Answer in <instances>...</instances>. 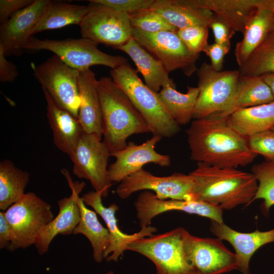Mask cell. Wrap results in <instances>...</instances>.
Returning a JSON list of instances; mask_svg holds the SVG:
<instances>
[{"label": "cell", "instance_id": "1", "mask_svg": "<svg viewBox=\"0 0 274 274\" xmlns=\"http://www.w3.org/2000/svg\"><path fill=\"white\" fill-rule=\"evenodd\" d=\"M219 113L196 119L186 130L190 158L219 168H235L252 163L257 156L249 148L248 139L227 123Z\"/></svg>", "mask_w": 274, "mask_h": 274}, {"label": "cell", "instance_id": "2", "mask_svg": "<svg viewBox=\"0 0 274 274\" xmlns=\"http://www.w3.org/2000/svg\"><path fill=\"white\" fill-rule=\"evenodd\" d=\"M189 174L194 182L193 200L217 206L223 210L249 205L257 190L254 175L235 168L197 163V167Z\"/></svg>", "mask_w": 274, "mask_h": 274}, {"label": "cell", "instance_id": "3", "mask_svg": "<svg viewBox=\"0 0 274 274\" xmlns=\"http://www.w3.org/2000/svg\"><path fill=\"white\" fill-rule=\"evenodd\" d=\"M97 88L102 111V141L111 153L124 149L131 135L150 132L141 114L111 77L99 79Z\"/></svg>", "mask_w": 274, "mask_h": 274}, {"label": "cell", "instance_id": "4", "mask_svg": "<svg viewBox=\"0 0 274 274\" xmlns=\"http://www.w3.org/2000/svg\"><path fill=\"white\" fill-rule=\"evenodd\" d=\"M128 63L110 71L111 78L127 95L141 114L153 135L170 138L180 127L169 116L158 95L150 89Z\"/></svg>", "mask_w": 274, "mask_h": 274}, {"label": "cell", "instance_id": "5", "mask_svg": "<svg viewBox=\"0 0 274 274\" xmlns=\"http://www.w3.org/2000/svg\"><path fill=\"white\" fill-rule=\"evenodd\" d=\"M178 227L157 235L140 238L127 245V250L143 255L154 263L156 274H200L187 261L183 231Z\"/></svg>", "mask_w": 274, "mask_h": 274}, {"label": "cell", "instance_id": "6", "mask_svg": "<svg viewBox=\"0 0 274 274\" xmlns=\"http://www.w3.org/2000/svg\"><path fill=\"white\" fill-rule=\"evenodd\" d=\"M5 212L11 229L10 252L35 245L42 228L54 219L51 206L31 192Z\"/></svg>", "mask_w": 274, "mask_h": 274}, {"label": "cell", "instance_id": "7", "mask_svg": "<svg viewBox=\"0 0 274 274\" xmlns=\"http://www.w3.org/2000/svg\"><path fill=\"white\" fill-rule=\"evenodd\" d=\"M98 44L84 38L62 40H41L31 37L24 50L36 52L41 50L51 51L66 64L79 71L90 68L94 65L116 68L127 62L121 56L104 53L97 48Z\"/></svg>", "mask_w": 274, "mask_h": 274}, {"label": "cell", "instance_id": "8", "mask_svg": "<svg viewBox=\"0 0 274 274\" xmlns=\"http://www.w3.org/2000/svg\"><path fill=\"white\" fill-rule=\"evenodd\" d=\"M196 73L199 93L193 118H202L225 111L233 98L240 76L239 70L217 71L204 62Z\"/></svg>", "mask_w": 274, "mask_h": 274}, {"label": "cell", "instance_id": "9", "mask_svg": "<svg viewBox=\"0 0 274 274\" xmlns=\"http://www.w3.org/2000/svg\"><path fill=\"white\" fill-rule=\"evenodd\" d=\"M32 67L35 77L56 104L78 118L80 71L66 64L55 54Z\"/></svg>", "mask_w": 274, "mask_h": 274}, {"label": "cell", "instance_id": "10", "mask_svg": "<svg viewBox=\"0 0 274 274\" xmlns=\"http://www.w3.org/2000/svg\"><path fill=\"white\" fill-rule=\"evenodd\" d=\"M111 152L96 135L83 132L70 158L73 163V173L80 179L89 181L94 191L107 197L112 185L108 162Z\"/></svg>", "mask_w": 274, "mask_h": 274}, {"label": "cell", "instance_id": "11", "mask_svg": "<svg viewBox=\"0 0 274 274\" xmlns=\"http://www.w3.org/2000/svg\"><path fill=\"white\" fill-rule=\"evenodd\" d=\"M88 6V12L79 25L82 38L115 49L132 38L128 14L96 3Z\"/></svg>", "mask_w": 274, "mask_h": 274}, {"label": "cell", "instance_id": "12", "mask_svg": "<svg viewBox=\"0 0 274 274\" xmlns=\"http://www.w3.org/2000/svg\"><path fill=\"white\" fill-rule=\"evenodd\" d=\"M177 31L150 33L133 28L132 38L159 60L168 73L180 70L189 77L196 72V61L200 55L191 52Z\"/></svg>", "mask_w": 274, "mask_h": 274}, {"label": "cell", "instance_id": "13", "mask_svg": "<svg viewBox=\"0 0 274 274\" xmlns=\"http://www.w3.org/2000/svg\"><path fill=\"white\" fill-rule=\"evenodd\" d=\"M194 188V182L189 174L175 173L159 177L142 168L123 180L116 192L122 199L144 190L154 191L156 197L162 200H192Z\"/></svg>", "mask_w": 274, "mask_h": 274}, {"label": "cell", "instance_id": "14", "mask_svg": "<svg viewBox=\"0 0 274 274\" xmlns=\"http://www.w3.org/2000/svg\"><path fill=\"white\" fill-rule=\"evenodd\" d=\"M187 261L200 274H222L237 269L235 253L218 238L200 237L183 231Z\"/></svg>", "mask_w": 274, "mask_h": 274}, {"label": "cell", "instance_id": "15", "mask_svg": "<svg viewBox=\"0 0 274 274\" xmlns=\"http://www.w3.org/2000/svg\"><path fill=\"white\" fill-rule=\"evenodd\" d=\"M134 206L141 227L150 226L155 217L170 211L195 214L220 224L224 223L223 210L217 206L199 200H162L148 190H145L139 194Z\"/></svg>", "mask_w": 274, "mask_h": 274}, {"label": "cell", "instance_id": "16", "mask_svg": "<svg viewBox=\"0 0 274 274\" xmlns=\"http://www.w3.org/2000/svg\"><path fill=\"white\" fill-rule=\"evenodd\" d=\"M159 136L153 135L142 144L129 142L123 149L111 153L115 161L108 167L112 182H121L128 176L140 170L143 166L153 163L162 167L168 166L171 159L169 156L157 152L156 145L161 140Z\"/></svg>", "mask_w": 274, "mask_h": 274}, {"label": "cell", "instance_id": "17", "mask_svg": "<svg viewBox=\"0 0 274 274\" xmlns=\"http://www.w3.org/2000/svg\"><path fill=\"white\" fill-rule=\"evenodd\" d=\"M50 1L35 0L30 6L14 13L0 26V46L6 57L19 56Z\"/></svg>", "mask_w": 274, "mask_h": 274}, {"label": "cell", "instance_id": "18", "mask_svg": "<svg viewBox=\"0 0 274 274\" xmlns=\"http://www.w3.org/2000/svg\"><path fill=\"white\" fill-rule=\"evenodd\" d=\"M61 171L67 181L72 193L69 197H64L57 201L58 214L40 231L35 244L40 255H43L48 251L50 243L57 235L73 234L80 219L77 201L86 184L84 182L73 181L66 169L62 168Z\"/></svg>", "mask_w": 274, "mask_h": 274}, {"label": "cell", "instance_id": "19", "mask_svg": "<svg viewBox=\"0 0 274 274\" xmlns=\"http://www.w3.org/2000/svg\"><path fill=\"white\" fill-rule=\"evenodd\" d=\"M101 198V195L95 191H90L81 197L86 205L91 207L102 217L109 230L111 241L104 258H106L107 261L117 262L124 252L127 250L129 243L134 240L153 235L157 231V228L150 225L142 227L139 231L132 234L122 232L118 227L115 216L116 212L119 210L118 206L113 203L106 207L102 204Z\"/></svg>", "mask_w": 274, "mask_h": 274}, {"label": "cell", "instance_id": "20", "mask_svg": "<svg viewBox=\"0 0 274 274\" xmlns=\"http://www.w3.org/2000/svg\"><path fill=\"white\" fill-rule=\"evenodd\" d=\"M189 6L208 9L222 18L235 31L243 33L259 8L274 10V0H183Z\"/></svg>", "mask_w": 274, "mask_h": 274}, {"label": "cell", "instance_id": "21", "mask_svg": "<svg viewBox=\"0 0 274 274\" xmlns=\"http://www.w3.org/2000/svg\"><path fill=\"white\" fill-rule=\"evenodd\" d=\"M211 231L221 240L229 242L235 250L237 269L249 274V261L262 246L274 242V228L265 231L256 230L249 233L238 232L224 223L211 220Z\"/></svg>", "mask_w": 274, "mask_h": 274}, {"label": "cell", "instance_id": "22", "mask_svg": "<svg viewBox=\"0 0 274 274\" xmlns=\"http://www.w3.org/2000/svg\"><path fill=\"white\" fill-rule=\"evenodd\" d=\"M97 82L95 73L90 68L79 72L78 120L84 132L101 139L102 111Z\"/></svg>", "mask_w": 274, "mask_h": 274}, {"label": "cell", "instance_id": "23", "mask_svg": "<svg viewBox=\"0 0 274 274\" xmlns=\"http://www.w3.org/2000/svg\"><path fill=\"white\" fill-rule=\"evenodd\" d=\"M47 104V116L57 148L71 156L84 132L78 118L60 107L42 88Z\"/></svg>", "mask_w": 274, "mask_h": 274}, {"label": "cell", "instance_id": "24", "mask_svg": "<svg viewBox=\"0 0 274 274\" xmlns=\"http://www.w3.org/2000/svg\"><path fill=\"white\" fill-rule=\"evenodd\" d=\"M116 49L130 57L136 65L137 72L143 77L145 84L155 92L158 93L160 88L164 87L176 88L162 63L133 38Z\"/></svg>", "mask_w": 274, "mask_h": 274}, {"label": "cell", "instance_id": "25", "mask_svg": "<svg viewBox=\"0 0 274 274\" xmlns=\"http://www.w3.org/2000/svg\"><path fill=\"white\" fill-rule=\"evenodd\" d=\"M150 8L178 29L194 26L209 27L214 16L211 11L189 6L183 0H155Z\"/></svg>", "mask_w": 274, "mask_h": 274}, {"label": "cell", "instance_id": "26", "mask_svg": "<svg viewBox=\"0 0 274 274\" xmlns=\"http://www.w3.org/2000/svg\"><path fill=\"white\" fill-rule=\"evenodd\" d=\"M274 10L259 8L247 24L241 41L234 49L235 60L239 67L263 42L273 27Z\"/></svg>", "mask_w": 274, "mask_h": 274}, {"label": "cell", "instance_id": "27", "mask_svg": "<svg viewBox=\"0 0 274 274\" xmlns=\"http://www.w3.org/2000/svg\"><path fill=\"white\" fill-rule=\"evenodd\" d=\"M274 101L271 90L262 76H240L233 98L227 109L219 113L228 117L236 111Z\"/></svg>", "mask_w": 274, "mask_h": 274}, {"label": "cell", "instance_id": "28", "mask_svg": "<svg viewBox=\"0 0 274 274\" xmlns=\"http://www.w3.org/2000/svg\"><path fill=\"white\" fill-rule=\"evenodd\" d=\"M227 124L243 136L251 135L274 127V101L241 109L228 117Z\"/></svg>", "mask_w": 274, "mask_h": 274}, {"label": "cell", "instance_id": "29", "mask_svg": "<svg viewBox=\"0 0 274 274\" xmlns=\"http://www.w3.org/2000/svg\"><path fill=\"white\" fill-rule=\"evenodd\" d=\"M77 202L80 210V219L73 234H82L88 238L93 249L94 260L100 263L111 244L109 230L99 222L96 213L86 207L81 197L79 196Z\"/></svg>", "mask_w": 274, "mask_h": 274}, {"label": "cell", "instance_id": "30", "mask_svg": "<svg viewBox=\"0 0 274 274\" xmlns=\"http://www.w3.org/2000/svg\"><path fill=\"white\" fill-rule=\"evenodd\" d=\"M88 10V6L50 1L33 35L71 24L80 25Z\"/></svg>", "mask_w": 274, "mask_h": 274}, {"label": "cell", "instance_id": "31", "mask_svg": "<svg viewBox=\"0 0 274 274\" xmlns=\"http://www.w3.org/2000/svg\"><path fill=\"white\" fill-rule=\"evenodd\" d=\"M186 93H182L170 86L163 87L158 92V97L170 117L179 125L189 123L193 118L194 109L199 93L197 87L187 86Z\"/></svg>", "mask_w": 274, "mask_h": 274}, {"label": "cell", "instance_id": "32", "mask_svg": "<svg viewBox=\"0 0 274 274\" xmlns=\"http://www.w3.org/2000/svg\"><path fill=\"white\" fill-rule=\"evenodd\" d=\"M29 174L17 166L10 160L0 162V210L6 211L25 194Z\"/></svg>", "mask_w": 274, "mask_h": 274}, {"label": "cell", "instance_id": "33", "mask_svg": "<svg viewBox=\"0 0 274 274\" xmlns=\"http://www.w3.org/2000/svg\"><path fill=\"white\" fill-rule=\"evenodd\" d=\"M238 70L242 76L274 74V27Z\"/></svg>", "mask_w": 274, "mask_h": 274}, {"label": "cell", "instance_id": "34", "mask_svg": "<svg viewBox=\"0 0 274 274\" xmlns=\"http://www.w3.org/2000/svg\"><path fill=\"white\" fill-rule=\"evenodd\" d=\"M251 170L259 183L252 202L262 199L263 210L267 212L274 205V161H265L255 164Z\"/></svg>", "mask_w": 274, "mask_h": 274}, {"label": "cell", "instance_id": "35", "mask_svg": "<svg viewBox=\"0 0 274 274\" xmlns=\"http://www.w3.org/2000/svg\"><path fill=\"white\" fill-rule=\"evenodd\" d=\"M129 16L132 28L143 31L155 33L178 30L159 14L150 8L129 14Z\"/></svg>", "mask_w": 274, "mask_h": 274}, {"label": "cell", "instance_id": "36", "mask_svg": "<svg viewBox=\"0 0 274 274\" xmlns=\"http://www.w3.org/2000/svg\"><path fill=\"white\" fill-rule=\"evenodd\" d=\"M183 43L193 53L200 55L208 45L209 27L190 26L177 30Z\"/></svg>", "mask_w": 274, "mask_h": 274}, {"label": "cell", "instance_id": "37", "mask_svg": "<svg viewBox=\"0 0 274 274\" xmlns=\"http://www.w3.org/2000/svg\"><path fill=\"white\" fill-rule=\"evenodd\" d=\"M248 139L250 149L256 154H260L265 161H274V131L266 130L254 134Z\"/></svg>", "mask_w": 274, "mask_h": 274}, {"label": "cell", "instance_id": "38", "mask_svg": "<svg viewBox=\"0 0 274 274\" xmlns=\"http://www.w3.org/2000/svg\"><path fill=\"white\" fill-rule=\"evenodd\" d=\"M88 1L100 4L116 11L129 14L150 8L155 0H90Z\"/></svg>", "mask_w": 274, "mask_h": 274}, {"label": "cell", "instance_id": "39", "mask_svg": "<svg viewBox=\"0 0 274 274\" xmlns=\"http://www.w3.org/2000/svg\"><path fill=\"white\" fill-rule=\"evenodd\" d=\"M209 28L213 31L215 43L230 47V40L235 31L222 18L214 14Z\"/></svg>", "mask_w": 274, "mask_h": 274}, {"label": "cell", "instance_id": "40", "mask_svg": "<svg viewBox=\"0 0 274 274\" xmlns=\"http://www.w3.org/2000/svg\"><path fill=\"white\" fill-rule=\"evenodd\" d=\"M230 47L216 43L208 44L203 52L210 59L211 65L217 71H221L223 66L224 59Z\"/></svg>", "mask_w": 274, "mask_h": 274}, {"label": "cell", "instance_id": "41", "mask_svg": "<svg viewBox=\"0 0 274 274\" xmlns=\"http://www.w3.org/2000/svg\"><path fill=\"white\" fill-rule=\"evenodd\" d=\"M35 0H1V24L7 21L16 12L31 5Z\"/></svg>", "mask_w": 274, "mask_h": 274}, {"label": "cell", "instance_id": "42", "mask_svg": "<svg viewBox=\"0 0 274 274\" xmlns=\"http://www.w3.org/2000/svg\"><path fill=\"white\" fill-rule=\"evenodd\" d=\"M18 76V71L16 65L6 59L4 49L0 46V81L12 82Z\"/></svg>", "mask_w": 274, "mask_h": 274}, {"label": "cell", "instance_id": "43", "mask_svg": "<svg viewBox=\"0 0 274 274\" xmlns=\"http://www.w3.org/2000/svg\"><path fill=\"white\" fill-rule=\"evenodd\" d=\"M11 243V229L5 216V212H0V249H8Z\"/></svg>", "mask_w": 274, "mask_h": 274}, {"label": "cell", "instance_id": "44", "mask_svg": "<svg viewBox=\"0 0 274 274\" xmlns=\"http://www.w3.org/2000/svg\"><path fill=\"white\" fill-rule=\"evenodd\" d=\"M262 77L270 88L274 97V74H266L262 76Z\"/></svg>", "mask_w": 274, "mask_h": 274}, {"label": "cell", "instance_id": "45", "mask_svg": "<svg viewBox=\"0 0 274 274\" xmlns=\"http://www.w3.org/2000/svg\"><path fill=\"white\" fill-rule=\"evenodd\" d=\"M105 274H114V273L113 272V271H109V272H107V273H105Z\"/></svg>", "mask_w": 274, "mask_h": 274}, {"label": "cell", "instance_id": "46", "mask_svg": "<svg viewBox=\"0 0 274 274\" xmlns=\"http://www.w3.org/2000/svg\"><path fill=\"white\" fill-rule=\"evenodd\" d=\"M272 130L274 131V127L272 128Z\"/></svg>", "mask_w": 274, "mask_h": 274}, {"label": "cell", "instance_id": "47", "mask_svg": "<svg viewBox=\"0 0 274 274\" xmlns=\"http://www.w3.org/2000/svg\"><path fill=\"white\" fill-rule=\"evenodd\" d=\"M273 27H274V17H273Z\"/></svg>", "mask_w": 274, "mask_h": 274}]
</instances>
